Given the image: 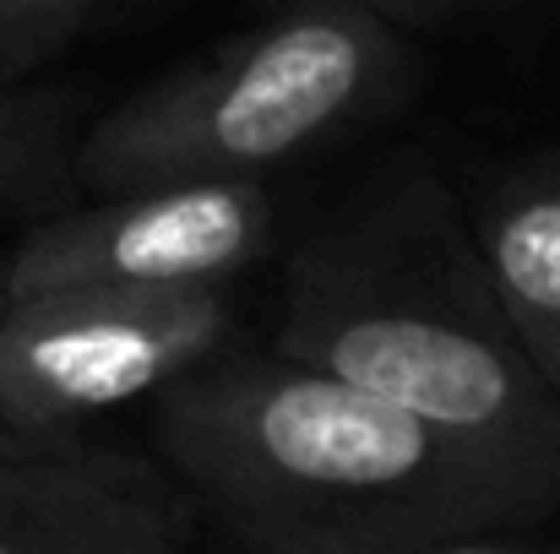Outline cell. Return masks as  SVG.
Segmentation results:
<instances>
[{"mask_svg":"<svg viewBox=\"0 0 560 554\" xmlns=\"http://www.w3.org/2000/svg\"><path fill=\"white\" fill-rule=\"evenodd\" d=\"M148 440L223 550L474 554L539 544L550 522L435 424L234 338L148 397Z\"/></svg>","mask_w":560,"mask_h":554,"instance_id":"obj_1","label":"cell"},{"mask_svg":"<svg viewBox=\"0 0 560 554\" xmlns=\"http://www.w3.org/2000/svg\"><path fill=\"white\" fill-rule=\"evenodd\" d=\"M272 349L435 424L545 517L560 511V391L424 158L354 185L289 250Z\"/></svg>","mask_w":560,"mask_h":554,"instance_id":"obj_2","label":"cell"},{"mask_svg":"<svg viewBox=\"0 0 560 554\" xmlns=\"http://www.w3.org/2000/svg\"><path fill=\"white\" fill-rule=\"evenodd\" d=\"M413 87L408 33L360 0H278L137 87L77 137V196L267 180L392 115Z\"/></svg>","mask_w":560,"mask_h":554,"instance_id":"obj_3","label":"cell"},{"mask_svg":"<svg viewBox=\"0 0 560 554\" xmlns=\"http://www.w3.org/2000/svg\"><path fill=\"white\" fill-rule=\"evenodd\" d=\"M223 338H234L229 283L0 294V424L27 435L88 429L126 402H148Z\"/></svg>","mask_w":560,"mask_h":554,"instance_id":"obj_4","label":"cell"},{"mask_svg":"<svg viewBox=\"0 0 560 554\" xmlns=\"http://www.w3.org/2000/svg\"><path fill=\"white\" fill-rule=\"evenodd\" d=\"M272 239L267 180H186L77 196L44 212L0 267V294L109 283L196 288L229 283L261 261Z\"/></svg>","mask_w":560,"mask_h":554,"instance_id":"obj_5","label":"cell"},{"mask_svg":"<svg viewBox=\"0 0 560 554\" xmlns=\"http://www.w3.org/2000/svg\"><path fill=\"white\" fill-rule=\"evenodd\" d=\"M201 511L164 457L0 424V554H180Z\"/></svg>","mask_w":560,"mask_h":554,"instance_id":"obj_6","label":"cell"},{"mask_svg":"<svg viewBox=\"0 0 560 554\" xmlns=\"http://www.w3.org/2000/svg\"><path fill=\"white\" fill-rule=\"evenodd\" d=\"M474 239L506 316L550 375L560 365V158H539L495 185L474 217Z\"/></svg>","mask_w":560,"mask_h":554,"instance_id":"obj_7","label":"cell"},{"mask_svg":"<svg viewBox=\"0 0 560 554\" xmlns=\"http://www.w3.org/2000/svg\"><path fill=\"white\" fill-rule=\"evenodd\" d=\"M88 93L66 82H22L0 93V217H44L77 201V137Z\"/></svg>","mask_w":560,"mask_h":554,"instance_id":"obj_8","label":"cell"},{"mask_svg":"<svg viewBox=\"0 0 560 554\" xmlns=\"http://www.w3.org/2000/svg\"><path fill=\"white\" fill-rule=\"evenodd\" d=\"M104 0H0V93L49 71L98 16Z\"/></svg>","mask_w":560,"mask_h":554,"instance_id":"obj_9","label":"cell"},{"mask_svg":"<svg viewBox=\"0 0 560 554\" xmlns=\"http://www.w3.org/2000/svg\"><path fill=\"white\" fill-rule=\"evenodd\" d=\"M360 5H371L375 16H386L402 33H424V27H441V22L474 11L479 0H360Z\"/></svg>","mask_w":560,"mask_h":554,"instance_id":"obj_10","label":"cell"},{"mask_svg":"<svg viewBox=\"0 0 560 554\" xmlns=\"http://www.w3.org/2000/svg\"><path fill=\"white\" fill-rule=\"evenodd\" d=\"M550 386H556V391H560V365H556V369H550Z\"/></svg>","mask_w":560,"mask_h":554,"instance_id":"obj_11","label":"cell"}]
</instances>
